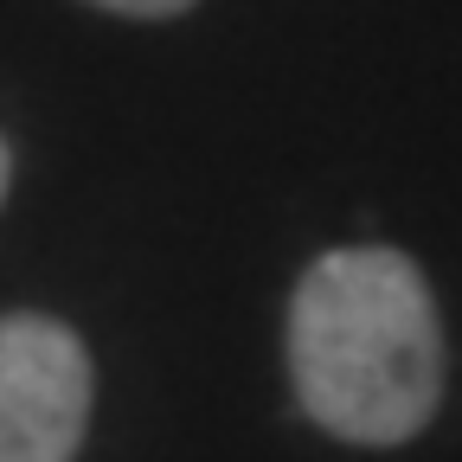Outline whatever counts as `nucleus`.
I'll return each mask as SVG.
<instances>
[{"label": "nucleus", "mask_w": 462, "mask_h": 462, "mask_svg": "<svg viewBox=\"0 0 462 462\" xmlns=\"http://www.w3.org/2000/svg\"><path fill=\"white\" fill-rule=\"evenodd\" d=\"M7 187H14V148H7V135H0V199H7Z\"/></svg>", "instance_id": "obj_4"}, {"label": "nucleus", "mask_w": 462, "mask_h": 462, "mask_svg": "<svg viewBox=\"0 0 462 462\" xmlns=\"http://www.w3.org/2000/svg\"><path fill=\"white\" fill-rule=\"evenodd\" d=\"M90 346L51 315H0V462H71L90 430Z\"/></svg>", "instance_id": "obj_2"}, {"label": "nucleus", "mask_w": 462, "mask_h": 462, "mask_svg": "<svg viewBox=\"0 0 462 462\" xmlns=\"http://www.w3.org/2000/svg\"><path fill=\"white\" fill-rule=\"evenodd\" d=\"M90 7H103L116 20H180V14L199 7V0H90Z\"/></svg>", "instance_id": "obj_3"}, {"label": "nucleus", "mask_w": 462, "mask_h": 462, "mask_svg": "<svg viewBox=\"0 0 462 462\" xmlns=\"http://www.w3.org/2000/svg\"><path fill=\"white\" fill-rule=\"evenodd\" d=\"M282 354L309 424L354 449L411 443L443 404L437 296L392 245L321 251L289 289Z\"/></svg>", "instance_id": "obj_1"}]
</instances>
